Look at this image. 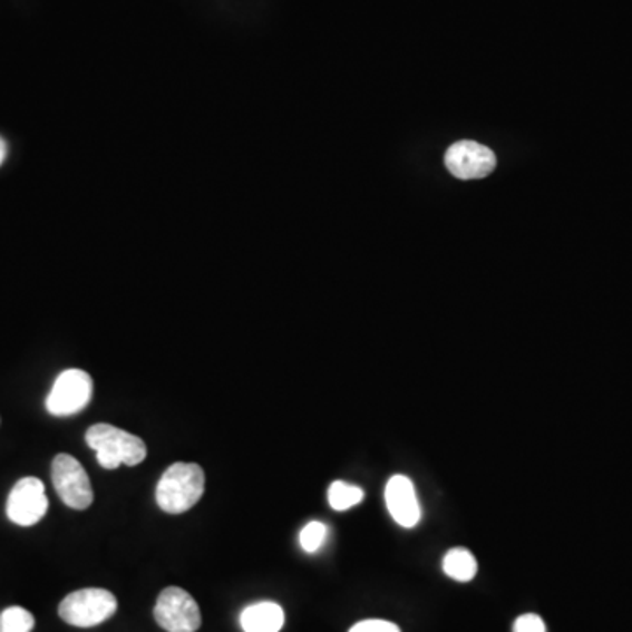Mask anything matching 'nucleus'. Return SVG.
<instances>
[{
    "mask_svg": "<svg viewBox=\"0 0 632 632\" xmlns=\"http://www.w3.org/2000/svg\"><path fill=\"white\" fill-rule=\"evenodd\" d=\"M203 467L194 463H176L162 475L157 485V505L171 515L188 512L204 494Z\"/></svg>",
    "mask_w": 632,
    "mask_h": 632,
    "instance_id": "nucleus-1",
    "label": "nucleus"
},
{
    "mask_svg": "<svg viewBox=\"0 0 632 632\" xmlns=\"http://www.w3.org/2000/svg\"><path fill=\"white\" fill-rule=\"evenodd\" d=\"M88 447L96 451L97 460L104 469H116L120 466H137L146 459V445L139 436L130 435L127 430L97 424L87 430Z\"/></svg>",
    "mask_w": 632,
    "mask_h": 632,
    "instance_id": "nucleus-2",
    "label": "nucleus"
},
{
    "mask_svg": "<svg viewBox=\"0 0 632 632\" xmlns=\"http://www.w3.org/2000/svg\"><path fill=\"white\" fill-rule=\"evenodd\" d=\"M118 601L106 589H81L67 595L58 606V615L75 628H96L115 615Z\"/></svg>",
    "mask_w": 632,
    "mask_h": 632,
    "instance_id": "nucleus-3",
    "label": "nucleus"
},
{
    "mask_svg": "<svg viewBox=\"0 0 632 632\" xmlns=\"http://www.w3.org/2000/svg\"><path fill=\"white\" fill-rule=\"evenodd\" d=\"M94 396V381L81 369H67L55 380L46 397V409L54 417H72L87 408Z\"/></svg>",
    "mask_w": 632,
    "mask_h": 632,
    "instance_id": "nucleus-4",
    "label": "nucleus"
},
{
    "mask_svg": "<svg viewBox=\"0 0 632 632\" xmlns=\"http://www.w3.org/2000/svg\"><path fill=\"white\" fill-rule=\"evenodd\" d=\"M51 479L58 497L72 509H87L94 503V488L85 467L72 455L60 454L51 466Z\"/></svg>",
    "mask_w": 632,
    "mask_h": 632,
    "instance_id": "nucleus-5",
    "label": "nucleus"
},
{
    "mask_svg": "<svg viewBox=\"0 0 632 632\" xmlns=\"http://www.w3.org/2000/svg\"><path fill=\"white\" fill-rule=\"evenodd\" d=\"M155 620L167 632H195L203 624L198 604L188 592L167 587L158 595Z\"/></svg>",
    "mask_w": 632,
    "mask_h": 632,
    "instance_id": "nucleus-6",
    "label": "nucleus"
},
{
    "mask_svg": "<svg viewBox=\"0 0 632 632\" xmlns=\"http://www.w3.org/2000/svg\"><path fill=\"white\" fill-rule=\"evenodd\" d=\"M46 512H48V497L41 479L27 476L9 492L6 513L13 524L30 527L41 522Z\"/></svg>",
    "mask_w": 632,
    "mask_h": 632,
    "instance_id": "nucleus-7",
    "label": "nucleus"
},
{
    "mask_svg": "<svg viewBox=\"0 0 632 632\" xmlns=\"http://www.w3.org/2000/svg\"><path fill=\"white\" fill-rule=\"evenodd\" d=\"M445 166L454 174L455 178L482 179L487 178L492 171L496 169V155L487 146L479 145L475 140H459L450 146L445 157Z\"/></svg>",
    "mask_w": 632,
    "mask_h": 632,
    "instance_id": "nucleus-8",
    "label": "nucleus"
},
{
    "mask_svg": "<svg viewBox=\"0 0 632 632\" xmlns=\"http://www.w3.org/2000/svg\"><path fill=\"white\" fill-rule=\"evenodd\" d=\"M385 503L393 521L401 527L411 529L420 522V503L408 476L396 475L389 479L385 487Z\"/></svg>",
    "mask_w": 632,
    "mask_h": 632,
    "instance_id": "nucleus-9",
    "label": "nucleus"
},
{
    "mask_svg": "<svg viewBox=\"0 0 632 632\" xmlns=\"http://www.w3.org/2000/svg\"><path fill=\"white\" fill-rule=\"evenodd\" d=\"M285 624V613L280 604L264 601L244 607L241 613V628L244 632H280Z\"/></svg>",
    "mask_w": 632,
    "mask_h": 632,
    "instance_id": "nucleus-10",
    "label": "nucleus"
},
{
    "mask_svg": "<svg viewBox=\"0 0 632 632\" xmlns=\"http://www.w3.org/2000/svg\"><path fill=\"white\" fill-rule=\"evenodd\" d=\"M443 571L455 582H471L478 573V562L467 548H454L443 558Z\"/></svg>",
    "mask_w": 632,
    "mask_h": 632,
    "instance_id": "nucleus-11",
    "label": "nucleus"
},
{
    "mask_svg": "<svg viewBox=\"0 0 632 632\" xmlns=\"http://www.w3.org/2000/svg\"><path fill=\"white\" fill-rule=\"evenodd\" d=\"M329 505L336 512H347V509L353 508V506L359 505L360 500L364 499V490L357 487V485L347 484V482H334V484L329 487Z\"/></svg>",
    "mask_w": 632,
    "mask_h": 632,
    "instance_id": "nucleus-12",
    "label": "nucleus"
},
{
    "mask_svg": "<svg viewBox=\"0 0 632 632\" xmlns=\"http://www.w3.org/2000/svg\"><path fill=\"white\" fill-rule=\"evenodd\" d=\"M36 620L26 607L11 606L6 607L0 613V632H32Z\"/></svg>",
    "mask_w": 632,
    "mask_h": 632,
    "instance_id": "nucleus-13",
    "label": "nucleus"
},
{
    "mask_svg": "<svg viewBox=\"0 0 632 632\" xmlns=\"http://www.w3.org/2000/svg\"><path fill=\"white\" fill-rule=\"evenodd\" d=\"M327 525L322 522H310V524L301 531V536H299V542H301L302 550L308 552V554H314L322 548L323 543L327 539Z\"/></svg>",
    "mask_w": 632,
    "mask_h": 632,
    "instance_id": "nucleus-14",
    "label": "nucleus"
},
{
    "mask_svg": "<svg viewBox=\"0 0 632 632\" xmlns=\"http://www.w3.org/2000/svg\"><path fill=\"white\" fill-rule=\"evenodd\" d=\"M348 632H401V629L389 620H362L359 624L353 625Z\"/></svg>",
    "mask_w": 632,
    "mask_h": 632,
    "instance_id": "nucleus-15",
    "label": "nucleus"
},
{
    "mask_svg": "<svg viewBox=\"0 0 632 632\" xmlns=\"http://www.w3.org/2000/svg\"><path fill=\"white\" fill-rule=\"evenodd\" d=\"M513 632H546V625L542 616L534 615V613H525V615L518 616L515 620Z\"/></svg>",
    "mask_w": 632,
    "mask_h": 632,
    "instance_id": "nucleus-16",
    "label": "nucleus"
},
{
    "mask_svg": "<svg viewBox=\"0 0 632 632\" xmlns=\"http://www.w3.org/2000/svg\"><path fill=\"white\" fill-rule=\"evenodd\" d=\"M6 155H8V145H6L4 139L0 137V166H2V162L6 161Z\"/></svg>",
    "mask_w": 632,
    "mask_h": 632,
    "instance_id": "nucleus-17",
    "label": "nucleus"
}]
</instances>
